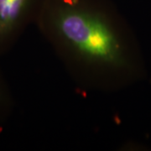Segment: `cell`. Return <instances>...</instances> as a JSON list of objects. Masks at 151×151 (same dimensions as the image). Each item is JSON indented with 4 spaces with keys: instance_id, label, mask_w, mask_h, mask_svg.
I'll use <instances>...</instances> for the list:
<instances>
[{
    "instance_id": "obj_1",
    "label": "cell",
    "mask_w": 151,
    "mask_h": 151,
    "mask_svg": "<svg viewBox=\"0 0 151 151\" xmlns=\"http://www.w3.org/2000/svg\"><path fill=\"white\" fill-rule=\"evenodd\" d=\"M55 27L60 36L86 59L105 65L126 64L116 33L98 15L77 9H64L56 14Z\"/></svg>"
},
{
    "instance_id": "obj_2",
    "label": "cell",
    "mask_w": 151,
    "mask_h": 151,
    "mask_svg": "<svg viewBox=\"0 0 151 151\" xmlns=\"http://www.w3.org/2000/svg\"><path fill=\"white\" fill-rule=\"evenodd\" d=\"M28 0H0V35L14 28L20 19Z\"/></svg>"
}]
</instances>
